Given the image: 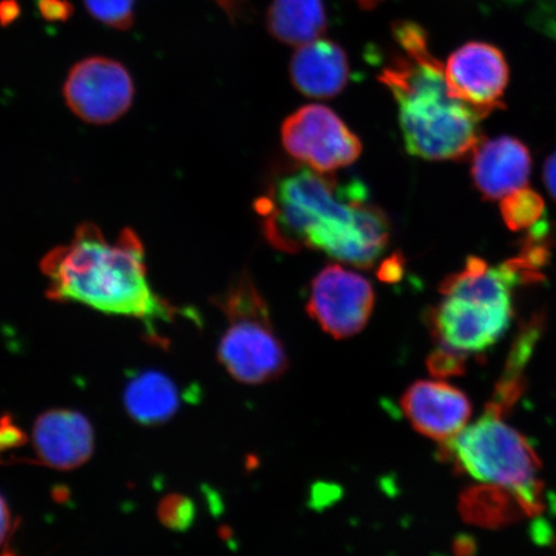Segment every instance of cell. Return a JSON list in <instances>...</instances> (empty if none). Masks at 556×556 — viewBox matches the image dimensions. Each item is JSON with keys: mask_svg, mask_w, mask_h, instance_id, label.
<instances>
[{"mask_svg": "<svg viewBox=\"0 0 556 556\" xmlns=\"http://www.w3.org/2000/svg\"><path fill=\"white\" fill-rule=\"evenodd\" d=\"M299 168L278 174L255 203L264 238L280 252L318 250L358 268L386 252L391 224L365 186Z\"/></svg>", "mask_w": 556, "mask_h": 556, "instance_id": "1", "label": "cell"}, {"mask_svg": "<svg viewBox=\"0 0 556 556\" xmlns=\"http://www.w3.org/2000/svg\"><path fill=\"white\" fill-rule=\"evenodd\" d=\"M40 270L51 301L138 319L157 344L165 343L159 326L173 324L182 313L152 289L143 242L130 228L110 241L99 226L86 222L72 240L41 258Z\"/></svg>", "mask_w": 556, "mask_h": 556, "instance_id": "2", "label": "cell"}, {"mask_svg": "<svg viewBox=\"0 0 556 556\" xmlns=\"http://www.w3.org/2000/svg\"><path fill=\"white\" fill-rule=\"evenodd\" d=\"M392 34L399 51L382 67L379 81L397 103L408 154L430 162L469 155L479 144L482 117L450 93L444 66L420 25L399 21Z\"/></svg>", "mask_w": 556, "mask_h": 556, "instance_id": "3", "label": "cell"}, {"mask_svg": "<svg viewBox=\"0 0 556 556\" xmlns=\"http://www.w3.org/2000/svg\"><path fill=\"white\" fill-rule=\"evenodd\" d=\"M545 260L527 247L497 267L471 256L462 270L444 278L440 302L427 315L438 346L465 357L495 346L510 328L514 289L540 280Z\"/></svg>", "mask_w": 556, "mask_h": 556, "instance_id": "4", "label": "cell"}, {"mask_svg": "<svg viewBox=\"0 0 556 556\" xmlns=\"http://www.w3.org/2000/svg\"><path fill=\"white\" fill-rule=\"evenodd\" d=\"M440 455L442 462L476 481L517 492L533 517L544 511L538 452L527 437L505 421V416L485 408L475 424L442 443Z\"/></svg>", "mask_w": 556, "mask_h": 556, "instance_id": "5", "label": "cell"}, {"mask_svg": "<svg viewBox=\"0 0 556 556\" xmlns=\"http://www.w3.org/2000/svg\"><path fill=\"white\" fill-rule=\"evenodd\" d=\"M214 303L228 319L218 345V359L227 372L252 386L280 378L288 368L287 352L252 277L242 273Z\"/></svg>", "mask_w": 556, "mask_h": 556, "instance_id": "6", "label": "cell"}, {"mask_svg": "<svg viewBox=\"0 0 556 556\" xmlns=\"http://www.w3.org/2000/svg\"><path fill=\"white\" fill-rule=\"evenodd\" d=\"M285 150L311 169L330 173L353 164L363 151L356 135L332 110L308 104L283 122Z\"/></svg>", "mask_w": 556, "mask_h": 556, "instance_id": "7", "label": "cell"}, {"mask_svg": "<svg viewBox=\"0 0 556 556\" xmlns=\"http://www.w3.org/2000/svg\"><path fill=\"white\" fill-rule=\"evenodd\" d=\"M64 99L83 122L111 124L119 121L134 104V79L119 61L88 58L70 70Z\"/></svg>", "mask_w": 556, "mask_h": 556, "instance_id": "8", "label": "cell"}, {"mask_svg": "<svg viewBox=\"0 0 556 556\" xmlns=\"http://www.w3.org/2000/svg\"><path fill=\"white\" fill-rule=\"evenodd\" d=\"M374 304V289L365 277L330 264L312 281L307 309L325 332L345 339L364 330Z\"/></svg>", "mask_w": 556, "mask_h": 556, "instance_id": "9", "label": "cell"}, {"mask_svg": "<svg viewBox=\"0 0 556 556\" xmlns=\"http://www.w3.org/2000/svg\"><path fill=\"white\" fill-rule=\"evenodd\" d=\"M450 93L483 117L504 108L509 66L497 47L469 41L452 53L444 67Z\"/></svg>", "mask_w": 556, "mask_h": 556, "instance_id": "10", "label": "cell"}, {"mask_svg": "<svg viewBox=\"0 0 556 556\" xmlns=\"http://www.w3.org/2000/svg\"><path fill=\"white\" fill-rule=\"evenodd\" d=\"M402 412L417 433L446 443L468 426L472 407L462 389L437 380H419L403 393Z\"/></svg>", "mask_w": 556, "mask_h": 556, "instance_id": "11", "label": "cell"}, {"mask_svg": "<svg viewBox=\"0 0 556 556\" xmlns=\"http://www.w3.org/2000/svg\"><path fill=\"white\" fill-rule=\"evenodd\" d=\"M33 447L37 463L45 467L65 471L80 468L93 455L92 424L73 409H50L35 420Z\"/></svg>", "mask_w": 556, "mask_h": 556, "instance_id": "12", "label": "cell"}, {"mask_svg": "<svg viewBox=\"0 0 556 556\" xmlns=\"http://www.w3.org/2000/svg\"><path fill=\"white\" fill-rule=\"evenodd\" d=\"M532 160L526 146L511 137H498L478 144L471 176L485 199L503 200L526 189Z\"/></svg>", "mask_w": 556, "mask_h": 556, "instance_id": "13", "label": "cell"}, {"mask_svg": "<svg viewBox=\"0 0 556 556\" xmlns=\"http://www.w3.org/2000/svg\"><path fill=\"white\" fill-rule=\"evenodd\" d=\"M350 61L336 41L316 39L299 47L290 62V79L299 92L328 100L342 93L350 80Z\"/></svg>", "mask_w": 556, "mask_h": 556, "instance_id": "14", "label": "cell"}, {"mask_svg": "<svg viewBox=\"0 0 556 556\" xmlns=\"http://www.w3.org/2000/svg\"><path fill=\"white\" fill-rule=\"evenodd\" d=\"M124 406L136 422L156 427L169 421L180 406L176 382L159 371L136 374L125 387Z\"/></svg>", "mask_w": 556, "mask_h": 556, "instance_id": "15", "label": "cell"}, {"mask_svg": "<svg viewBox=\"0 0 556 556\" xmlns=\"http://www.w3.org/2000/svg\"><path fill=\"white\" fill-rule=\"evenodd\" d=\"M458 511L467 523L483 528H500L533 517L517 492L485 483L469 486L462 493Z\"/></svg>", "mask_w": 556, "mask_h": 556, "instance_id": "16", "label": "cell"}, {"mask_svg": "<svg viewBox=\"0 0 556 556\" xmlns=\"http://www.w3.org/2000/svg\"><path fill=\"white\" fill-rule=\"evenodd\" d=\"M267 27L270 35L285 45L311 43L328 27L324 0H273Z\"/></svg>", "mask_w": 556, "mask_h": 556, "instance_id": "17", "label": "cell"}, {"mask_svg": "<svg viewBox=\"0 0 556 556\" xmlns=\"http://www.w3.org/2000/svg\"><path fill=\"white\" fill-rule=\"evenodd\" d=\"M502 213L506 226L514 231L533 228L544 217V200L532 190L521 189L502 200Z\"/></svg>", "mask_w": 556, "mask_h": 556, "instance_id": "18", "label": "cell"}, {"mask_svg": "<svg viewBox=\"0 0 556 556\" xmlns=\"http://www.w3.org/2000/svg\"><path fill=\"white\" fill-rule=\"evenodd\" d=\"M160 523L174 532H185L197 519V506L192 500L180 493H170L157 506Z\"/></svg>", "mask_w": 556, "mask_h": 556, "instance_id": "19", "label": "cell"}, {"mask_svg": "<svg viewBox=\"0 0 556 556\" xmlns=\"http://www.w3.org/2000/svg\"><path fill=\"white\" fill-rule=\"evenodd\" d=\"M90 15L117 30H128L135 24L136 0H85Z\"/></svg>", "mask_w": 556, "mask_h": 556, "instance_id": "20", "label": "cell"}, {"mask_svg": "<svg viewBox=\"0 0 556 556\" xmlns=\"http://www.w3.org/2000/svg\"><path fill=\"white\" fill-rule=\"evenodd\" d=\"M465 363H467V357L442 346H438L430 353L427 361L429 371L438 378H452L464 374Z\"/></svg>", "mask_w": 556, "mask_h": 556, "instance_id": "21", "label": "cell"}, {"mask_svg": "<svg viewBox=\"0 0 556 556\" xmlns=\"http://www.w3.org/2000/svg\"><path fill=\"white\" fill-rule=\"evenodd\" d=\"M27 435L21 429L10 414L0 416V464L5 463L4 456L12 451L24 447Z\"/></svg>", "mask_w": 556, "mask_h": 556, "instance_id": "22", "label": "cell"}, {"mask_svg": "<svg viewBox=\"0 0 556 556\" xmlns=\"http://www.w3.org/2000/svg\"><path fill=\"white\" fill-rule=\"evenodd\" d=\"M40 16L51 23H65L74 15V5L68 0H37Z\"/></svg>", "mask_w": 556, "mask_h": 556, "instance_id": "23", "label": "cell"}, {"mask_svg": "<svg viewBox=\"0 0 556 556\" xmlns=\"http://www.w3.org/2000/svg\"><path fill=\"white\" fill-rule=\"evenodd\" d=\"M13 530V518L4 497L0 495V546L4 544Z\"/></svg>", "mask_w": 556, "mask_h": 556, "instance_id": "24", "label": "cell"}, {"mask_svg": "<svg viewBox=\"0 0 556 556\" xmlns=\"http://www.w3.org/2000/svg\"><path fill=\"white\" fill-rule=\"evenodd\" d=\"M21 16L18 0H0V25L9 26Z\"/></svg>", "mask_w": 556, "mask_h": 556, "instance_id": "25", "label": "cell"}, {"mask_svg": "<svg viewBox=\"0 0 556 556\" xmlns=\"http://www.w3.org/2000/svg\"><path fill=\"white\" fill-rule=\"evenodd\" d=\"M544 179L548 192L556 201V152L546 160L544 168Z\"/></svg>", "mask_w": 556, "mask_h": 556, "instance_id": "26", "label": "cell"}, {"mask_svg": "<svg viewBox=\"0 0 556 556\" xmlns=\"http://www.w3.org/2000/svg\"><path fill=\"white\" fill-rule=\"evenodd\" d=\"M222 9L226 10L229 16L233 18L235 15H238L239 7L241 4V0H215Z\"/></svg>", "mask_w": 556, "mask_h": 556, "instance_id": "27", "label": "cell"}, {"mask_svg": "<svg viewBox=\"0 0 556 556\" xmlns=\"http://www.w3.org/2000/svg\"><path fill=\"white\" fill-rule=\"evenodd\" d=\"M356 2L365 10H372L381 2V0H356Z\"/></svg>", "mask_w": 556, "mask_h": 556, "instance_id": "28", "label": "cell"}, {"mask_svg": "<svg viewBox=\"0 0 556 556\" xmlns=\"http://www.w3.org/2000/svg\"><path fill=\"white\" fill-rule=\"evenodd\" d=\"M0 556H17V555L13 554L12 552H5Z\"/></svg>", "mask_w": 556, "mask_h": 556, "instance_id": "29", "label": "cell"}]
</instances>
